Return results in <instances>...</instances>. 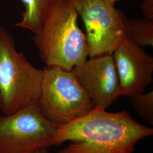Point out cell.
I'll list each match as a JSON object with an SVG mask.
<instances>
[{
	"mask_svg": "<svg viewBox=\"0 0 153 153\" xmlns=\"http://www.w3.org/2000/svg\"><path fill=\"white\" fill-rule=\"evenodd\" d=\"M153 134V129L134 120L128 112L111 113L94 108L87 115L58 126L51 142L56 153H131L139 141Z\"/></svg>",
	"mask_w": 153,
	"mask_h": 153,
	"instance_id": "1",
	"label": "cell"
},
{
	"mask_svg": "<svg viewBox=\"0 0 153 153\" xmlns=\"http://www.w3.org/2000/svg\"><path fill=\"white\" fill-rule=\"evenodd\" d=\"M25 6L22 20L16 26L36 34L42 27L55 0H21Z\"/></svg>",
	"mask_w": 153,
	"mask_h": 153,
	"instance_id": "9",
	"label": "cell"
},
{
	"mask_svg": "<svg viewBox=\"0 0 153 153\" xmlns=\"http://www.w3.org/2000/svg\"><path fill=\"white\" fill-rule=\"evenodd\" d=\"M58 126L42 114L38 104L0 116V153H35L51 146Z\"/></svg>",
	"mask_w": 153,
	"mask_h": 153,
	"instance_id": "6",
	"label": "cell"
},
{
	"mask_svg": "<svg viewBox=\"0 0 153 153\" xmlns=\"http://www.w3.org/2000/svg\"><path fill=\"white\" fill-rule=\"evenodd\" d=\"M35 153H47V152L46 151V150H45V149H39L38 150V151H36V152Z\"/></svg>",
	"mask_w": 153,
	"mask_h": 153,
	"instance_id": "14",
	"label": "cell"
},
{
	"mask_svg": "<svg viewBox=\"0 0 153 153\" xmlns=\"http://www.w3.org/2000/svg\"><path fill=\"white\" fill-rule=\"evenodd\" d=\"M86 30L90 57L112 53L126 39L128 19L106 0H71Z\"/></svg>",
	"mask_w": 153,
	"mask_h": 153,
	"instance_id": "5",
	"label": "cell"
},
{
	"mask_svg": "<svg viewBox=\"0 0 153 153\" xmlns=\"http://www.w3.org/2000/svg\"><path fill=\"white\" fill-rule=\"evenodd\" d=\"M78 14L71 0H55L33 40L47 66L71 71L88 59L85 35L79 28Z\"/></svg>",
	"mask_w": 153,
	"mask_h": 153,
	"instance_id": "2",
	"label": "cell"
},
{
	"mask_svg": "<svg viewBox=\"0 0 153 153\" xmlns=\"http://www.w3.org/2000/svg\"><path fill=\"white\" fill-rule=\"evenodd\" d=\"M108 2H109L110 4H112V5H115V3L117 2V1H123V0H106ZM125 1H129V0H125Z\"/></svg>",
	"mask_w": 153,
	"mask_h": 153,
	"instance_id": "13",
	"label": "cell"
},
{
	"mask_svg": "<svg viewBox=\"0 0 153 153\" xmlns=\"http://www.w3.org/2000/svg\"><path fill=\"white\" fill-rule=\"evenodd\" d=\"M119 78L121 96L144 92L153 82V58L142 47L126 39L112 53Z\"/></svg>",
	"mask_w": 153,
	"mask_h": 153,
	"instance_id": "8",
	"label": "cell"
},
{
	"mask_svg": "<svg viewBox=\"0 0 153 153\" xmlns=\"http://www.w3.org/2000/svg\"><path fill=\"white\" fill-rule=\"evenodd\" d=\"M42 71L38 105L48 120L58 126L65 125L94 108L88 94L71 71L47 66Z\"/></svg>",
	"mask_w": 153,
	"mask_h": 153,
	"instance_id": "4",
	"label": "cell"
},
{
	"mask_svg": "<svg viewBox=\"0 0 153 153\" xmlns=\"http://www.w3.org/2000/svg\"><path fill=\"white\" fill-rule=\"evenodd\" d=\"M131 105L143 120L153 126V91L133 95Z\"/></svg>",
	"mask_w": 153,
	"mask_h": 153,
	"instance_id": "11",
	"label": "cell"
},
{
	"mask_svg": "<svg viewBox=\"0 0 153 153\" xmlns=\"http://www.w3.org/2000/svg\"><path fill=\"white\" fill-rule=\"evenodd\" d=\"M126 40L140 47H153V19L143 17L128 20Z\"/></svg>",
	"mask_w": 153,
	"mask_h": 153,
	"instance_id": "10",
	"label": "cell"
},
{
	"mask_svg": "<svg viewBox=\"0 0 153 153\" xmlns=\"http://www.w3.org/2000/svg\"><path fill=\"white\" fill-rule=\"evenodd\" d=\"M141 7L143 17L153 19V0H143Z\"/></svg>",
	"mask_w": 153,
	"mask_h": 153,
	"instance_id": "12",
	"label": "cell"
},
{
	"mask_svg": "<svg viewBox=\"0 0 153 153\" xmlns=\"http://www.w3.org/2000/svg\"><path fill=\"white\" fill-rule=\"evenodd\" d=\"M71 71L88 94L94 108L106 109L120 97L112 53L90 57Z\"/></svg>",
	"mask_w": 153,
	"mask_h": 153,
	"instance_id": "7",
	"label": "cell"
},
{
	"mask_svg": "<svg viewBox=\"0 0 153 153\" xmlns=\"http://www.w3.org/2000/svg\"><path fill=\"white\" fill-rule=\"evenodd\" d=\"M42 73L16 51L10 34L0 26V109L4 115L38 104Z\"/></svg>",
	"mask_w": 153,
	"mask_h": 153,
	"instance_id": "3",
	"label": "cell"
}]
</instances>
